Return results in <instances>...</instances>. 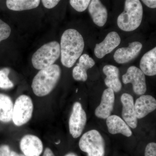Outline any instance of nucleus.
I'll use <instances>...</instances> for the list:
<instances>
[{"instance_id": "obj_8", "label": "nucleus", "mask_w": 156, "mask_h": 156, "mask_svg": "<svg viewBox=\"0 0 156 156\" xmlns=\"http://www.w3.org/2000/svg\"><path fill=\"white\" fill-rule=\"evenodd\" d=\"M124 84L131 83L133 86L135 94L143 95L147 91L145 75L140 69L134 66H130L127 72L122 76Z\"/></svg>"}, {"instance_id": "obj_19", "label": "nucleus", "mask_w": 156, "mask_h": 156, "mask_svg": "<svg viewBox=\"0 0 156 156\" xmlns=\"http://www.w3.org/2000/svg\"><path fill=\"white\" fill-rule=\"evenodd\" d=\"M140 69L145 75L154 76L156 74V48L147 52L141 58Z\"/></svg>"}, {"instance_id": "obj_17", "label": "nucleus", "mask_w": 156, "mask_h": 156, "mask_svg": "<svg viewBox=\"0 0 156 156\" xmlns=\"http://www.w3.org/2000/svg\"><path fill=\"white\" fill-rule=\"evenodd\" d=\"M106 125L110 134H121L129 137L132 135V131L126 122L116 115H112L106 119Z\"/></svg>"}, {"instance_id": "obj_9", "label": "nucleus", "mask_w": 156, "mask_h": 156, "mask_svg": "<svg viewBox=\"0 0 156 156\" xmlns=\"http://www.w3.org/2000/svg\"><path fill=\"white\" fill-rule=\"evenodd\" d=\"M20 147L25 156H40L44 148L41 140L32 134L23 136L20 140Z\"/></svg>"}, {"instance_id": "obj_1", "label": "nucleus", "mask_w": 156, "mask_h": 156, "mask_svg": "<svg viewBox=\"0 0 156 156\" xmlns=\"http://www.w3.org/2000/svg\"><path fill=\"white\" fill-rule=\"evenodd\" d=\"M84 46L83 38L78 31L73 29L65 31L60 45L62 64L69 68L73 67L82 55Z\"/></svg>"}, {"instance_id": "obj_2", "label": "nucleus", "mask_w": 156, "mask_h": 156, "mask_svg": "<svg viewBox=\"0 0 156 156\" xmlns=\"http://www.w3.org/2000/svg\"><path fill=\"white\" fill-rule=\"evenodd\" d=\"M61 73V69L56 64L40 70L32 83V89L35 95L43 97L50 94L56 87Z\"/></svg>"}, {"instance_id": "obj_25", "label": "nucleus", "mask_w": 156, "mask_h": 156, "mask_svg": "<svg viewBox=\"0 0 156 156\" xmlns=\"http://www.w3.org/2000/svg\"><path fill=\"white\" fill-rule=\"evenodd\" d=\"M144 156H156L155 143H150L147 145L145 150Z\"/></svg>"}, {"instance_id": "obj_31", "label": "nucleus", "mask_w": 156, "mask_h": 156, "mask_svg": "<svg viewBox=\"0 0 156 156\" xmlns=\"http://www.w3.org/2000/svg\"><path fill=\"white\" fill-rule=\"evenodd\" d=\"M65 156H77L76 155V154H75L73 153H68L66 154Z\"/></svg>"}, {"instance_id": "obj_10", "label": "nucleus", "mask_w": 156, "mask_h": 156, "mask_svg": "<svg viewBox=\"0 0 156 156\" xmlns=\"http://www.w3.org/2000/svg\"><path fill=\"white\" fill-rule=\"evenodd\" d=\"M120 43L121 38L119 34L115 31L109 33L103 41L96 44L94 49L95 56L98 58H103L107 54L111 53Z\"/></svg>"}, {"instance_id": "obj_16", "label": "nucleus", "mask_w": 156, "mask_h": 156, "mask_svg": "<svg viewBox=\"0 0 156 156\" xmlns=\"http://www.w3.org/2000/svg\"><path fill=\"white\" fill-rule=\"evenodd\" d=\"M95 65L93 58L88 54L81 55L79 58V62L74 68L73 70V76L75 80L85 82L87 81L88 76L87 71Z\"/></svg>"}, {"instance_id": "obj_20", "label": "nucleus", "mask_w": 156, "mask_h": 156, "mask_svg": "<svg viewBox=\"0 0 156 156\" xmlns=\"http://www.w3.org/2000/svg\"><path fill=\"white\" fill-rule=\"evenodd\" d=\"M14 104L11 98L0 94V121L8 123L12 119Z\"/></svg>"}, {"instance_id": "obj_5", "label": "nucleus", "mask_w": 156, "mask_h": 156, "mask_svg": "<svg viewBox=\"0 0 156 156\" xmlns=\"http://www.w3.org/2000/svg\"><path fill=\"white\" fill-rule=\"evenodd\" d=\"M81 151L88 156H104L105 143L100 133L96 130L87 131L82 136L79 141Z\"/></svg>"}, {"instance_id": "obj_15", "label": "nucleus", "mask_w": 156, "mask_h": 156, "mask_svg": "<svg viewBox=\"0 0 156 156\" xmlns=\"http://www.w3.org/2000/svg\"><path fill=\"white\" fill-rule=\"evenodd\" d=\"M89 12L95 24L103 27L108 19V11L100 0H91L89 5Z\"/></svg>"}, {"instance_id": "obj_13", "label": "nucleus", "mask_w": 156, "mask_h": 156, "mask_svg": "<svg viewBox=\"0 0 156 156\" xmlns=\"http://www.w3.org/2000/svg\"><path fill=\"white\" fill-rule=\"evenodd\" d=\"M115 98L114 92L112 89H105L102 93L100 105L95 109V116L104 119L110 116L113 110Z\"/></svg>"}, {"instance_id": "obj_12", "label": "nucleus", "mask_w": 156, "mask_h": 156, "mask_svg": "<svg viewBox=\"0 0 156 156\" xmlns=\"http://www.w3.org/2000/svg\"><path fill=\"white\" fill-rule=\"evenodd\" d=\"M122 104V116L124 121L129 127L135 128L137 126V119L134 110V99L128 93H124L121 98Z\"/></svg>"}, {"instance_id": "obj_32", "label": "nucleus", "mask_w": 156, "mask_h": 156, "mask_svg": "<svg viewBox=\"0 0 156 156\" xmlns=\"http://www.w3.org/2000/svg\"><path fill=\"white\" fill-rule=\"evenodd\" d=\"M60 143V141H58V142L56 143V144H58Z\"/></svg>"}, {"instance_id": "obj_7", "label": "nucleus", "mask_w": 156, "mask_h": 156, "mask_svg": "<svg viewBox=\"0 0 156 156\" xmlns=\"http://www.w3.org/2000/svg\"><path fill=\"white\" fill-rule=\"evenodd\" d=\"M87 121V115L81 103L76 102L73 106L69 122L70 133L73 138L80 136Z\"/></svg>"}, {"instance_id": "obj_4", "label": "nucleus", "mask_w": 156, "mask_h": 156, "mask_svg": "<svg viewBox=\"0 0 156 156\" xmlns=\"http://www.w3.org/2000/svg\"><path fill=\"white\" fill-rule=\"evenodd\" d=\"M60 55V44L56 41L45 44L35 52L32 57L34 68L41 70L54 64Z\"/></svg>"}, {"instance_id": "obj_3", "label": "nucleus", "mask_w": 156, "mask_h": 156, "mask_svg": "<svg viewBox=\"0 0 156 156\" xmlns=\"http://www.w3.org/2000/svg\"><path fill=\"white\" fill-rule=\"evenodd\" d=\"M143 16V9L140 0H126L124 11L119 15L117 24L120 29L132 31L140 26Z\"/></svg>"}, {"instance_id": "obj_30", "label": "nucleus", "mask_w": 156, "mask_h": 156, "mask_svg": "<svg viewBox=\"0 0 156 156\" xmlns=\"http://www.w3.org/2000/svg\"><path fill=\"white\" fill-rule=\"evenodd\" d=\"M11 156H25L24 155L22 154H19L17 153L16 152L14 151H11Z\"/></svg>"}, {"instance_id": "obj_14", "label": "nucleus", "mask_w": 156, "mask_h": 156, "mask_svg": "<svg viewBox=\"0 0 156 156\" xmlns=\"http://www.w3.org/2000/svg\"><path fill=\"white\" fill-rule=\"evenodd\" d=\"M156 108V100L150 95H141L136 101L134 110L137 119L144 118Z\"/></svg>"}, {"instance_id": "obj_29", "label": "nucleus", "mask_w": 156, "mask_h": 156, "mask_svg": "<svg viewBox=\"0 0 156 156\" xmlns=\"http://www.w3.org/2000/svg\"><path fill=\"white\" fill-rule=\"evenodd\" d=\"M43 156H55L53 151L49 148H47L45 150Z\"/></svg>"}, {"instance_id": "obj_28", "label": "nucleus", "mask_w": 156, "mask_h": 156, "mask_svg": "<svg viewBox=\"0 0 156 156\" xmlns=\"http://www.w3.org/2000/svg\"><path fill=\"white\" fill-rule=\"evenodd\" d=\"M143 2L151 9H155L156 8V0H142Z\"/></svg>"}, {"instance_id": "obj_21", "label": "nucleus", "mask_w": 156, "mask_h": 156, "mask_svg": "<svg viewBox=\"0 0 156 156\" xmlns=\"http://www.w3.org/2000/svg\"><path fill=\"white\" fill-rule=\"evenodd\" d=\"M41 0H7L8 9L14 11L31 10L38 7Z\"/></svg>"}, {"instance_id": "obj_23", "label": "nucleus", "mask_w": 156, "mask_h": 156, "mask_svg": "<svg viewBox=\"0 0 156 156\" xmlns=\"http://www.w3.org/2000/svg\"><path fill=\"white\" fill-rule=\"evenodd\" d=\"M91 0H70V4L76 11L82 12L88 8Z\"/></svg>"}, {"instance_id": "obj_27", "label": "nucleus", "mask_w": 156, "mask_h": 156, "mask_svg": "<svg viewBox=\"0 0 156 156\" xmlns=\"http://www.w3.org/2000/svg\"><path fill=\"white\" fill-rule=\"evenodd\" d=\"M11 151L9 145L0 146V156H11Z\"/></svg>"}, {"instance_id": "obj_18", "label": "nucleus", "mask_w": 156, "mask_h": 156, "mask_svg": "<svg viewBox=\"0 0 156 156\" xmlns=\"http://www.w3.org/2000/svg\"><path fill=\"white\" fill-rule=\"evenodd\" d=\"M104 73L106 76L105 80V85L112 89L114 92H119L122 88V84L119 80V70L114 66H105L103 69Z\"/></svg>"}, {"instance_id": "obj_6", "label": "nucleus", "mask_w": 156, "mask_h": 156, "mask_svg": "<svg viewBox=\"0 0 156 156\" xmlns=\"http://www.w3.org/2000/svg\"><path fill=\"white\" fill-rule=\"evenodd\" d=\"M34 105L32 100L27 95H20L14 105L12 119L14 125L21 126L28 122L32 116Z\"/></svg>"}, {"instance_id": "obj_24", "label": "nucleus", "mask_w": 156, "mask_h": 156, "mask_svg": "<svg viewBox=\"0 0 156 156\" xmlns=\"http://www.w3.org/2000/svg\"><path fill=\"white\" fill-rule=\"evenodd\" d=\"M11 33V28L7 23L0 19V42L8 39Z\"/></svg>"}, {"instance_id": "obj_11", "label": "nucleus", "mask_w": 156, "mask_h": 156, "mask_svg": "<svg viewBox=\"0 0 156 156\" xmlns=\"http://www.w3.org/2000/svg\"><path fill=\"white\" fill-rule=\"evenodd\" d=\"M142 44L139 42L129 43L127 48L118 49L114 55L115 61L119 64H125L134 59L139 55Z\"/></svg>"}, {"instance_id": "obj_22", "label": "nucleus", "mask_w": 156, "mask_h": 156, "mask_svg": "<svg viewBox=\"0 0 156 156\" xmlns=\"http://www.w3.org/2000/svg\"><path fill=\"white\" fill-rule=\"evenodd\" d=\"M10 69L4 68L0 70V88L8 89L14 87V84L9 78Z\"/></svg>"}, {"instance_id": "obj_26", "label": "nucleus", "mask_w": 156, "mask_h": 156, "mask_svg": "<svg viewBox=\"0 0 156 156\" xmlns=\"http://www.w3.org/2000/svg\"><path fill=\"white\" fill-rule=\"evenodd\" d=\"M61 0H42V3L45 8L52 9L56 7Z\"/></svg>"}]
</instances>
